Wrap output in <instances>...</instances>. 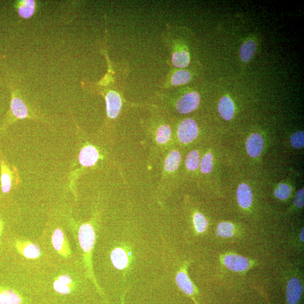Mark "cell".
Wrapping results in <instances>:
<instances>
[{
  "instance_id": "24",
  "label": "cell",
  "mask_w": 304,
  "mask_h": 304,
  "mask_svg": "<svg viewBox=\"0 0 304 304\" xmlns=\"http://www.w3.org/2000/svg\"><path fill=\"white\" fill-rule=\"evenodd\" d=\"M200 165V159L199 152L193 151L189 153L186 159V166L188 169L191 171H195L199 169Z\"/></svg>"
},
{
  "instance_id": "12",
  "label": "cell",
  "mask_w": 304,
  "mask_h": 304,
  "mask_svg": "<svg viewBox=\"0 0 304 304\" xmlns=\"http://www.w3.org/2000/svg\"><path fill=\"white\" fill-rule=\"evenodd\" d=\"M110 259L114 267L118 270H124L128 265V256L122 248H117L113 250Z\"/></svg>"
},
{
  "instance_id": "13",
  "label": "cell",
  "mask_w": 304,
  "mask_h": 304,
  "mask_svg": "<svg viewBox=\"0 0 304 304\" xmlns=\"http://www.w3.org/2000/svg\"><path fill=\"white\" fill-rule=\"evenodd\" d=\"M72 279L68 275L59 277L54 283V289L57 293L62 295L68 294L70 292Z\"/></svg>"
},
{
  "instance_id": "11",
  "label": "cell",
  "mask_w": 304,
  "mask_h": 304,
  "mask_svg": "<svg viewBox=\"0 0 304 304\" xmlns=\"http://www.w3.org/2000/svg\"><path fill=\"white\" fill-rule=\"evenodd\" d=\"M218 111L224 120L230 121L235 114V105L231 98L224 96L220 99L218 104Z\"/></svg>"
},
{
  "instance_id": "9",
  "label": "cell",
  "mask_w": 304,
  "mask_h": 304,
  "mask_svg": "<svg viewBox=\"0 0 304 304\" xmlns=\"http://www.w3.org/2000/svg\"><path fill=\"white\" fill-rule=\"evenodd\" d=\"M78 159L80 163L84 167H92L99 159V153L93 146H87L82 149Z\"/></svg>"
},
{
  "instance_id": "25",
  "label": "cell",
  "mask_w": 304,
  "mask_h": 304,
  "mask_svg": "<svg viewBox=\"0 0 304 304\" xmlns=\"http://www.w3.org/2000/svg\"><path fill=\"white\" fill-rule=\"evenodd\" d=\"M292 189L289 185L286 184H280L277 189H275L274 196L276 198L284 201L290 196Z\"/></svg>"
},
{
  "instance_id": "29",
  "label": "cell",
  "mask_w": 304,
  "mask_h": 304,
  "mask_svg": "<svg viewBox=\"0 0 304 304\" xmlns=\"http://www.w3.org/2000/svg\"><path fill=\"white\" fill-rule=\"evenodd\" d=\"M291 144L295 148L299 149L304 147V134L303 132L295 133L291 137Z\"/></svg>"
},
{
  "instance_id": "3",
  "label": "cell",
  "mask_w": 304,
  "mask_h": 304,
  "mask_svg": "<svg viewBox=\"0 0 304 304\" xmlns=\"http://www.w3.org/2000/svg\"><path fill=\"white\" fill-rule=\"evenodd\" d=\"M200 96L197 92L185 94L177 101L176 106L177 112L181 114H188L194 111L199 107Z\"/></svg>"
},
{
  "instance_id": "1",
  "label": "cell",
  "mask_w": 304,
  "mask_h": 304,
  "mask_svg": "<svg viewBox=\"0 0 304 304\" xmlns=\"http://www.w3.org/2000/svg\"><path fill=\"white\" fill-rule=\"evenodd\" d=\"M198 135V126L194 120L187 118L180 122L177 128V136L181 143H191Z\"/></svg>"
},
{
  "instance_id": "22",
  "label": "cell",
  "mask_w": 304,
  "mask_h": 304,
  "mask_svg": "<svg viewBox=\"0 0 304 304\" xmlns=\"http://www.w3.org/2000/svg\"><path fill=\"white\" fill-rule=\"evenodd\" d=\"M193 223L199 234H203L206 231L208 224L207 219L201 213H196L193 216Z\"/></svg>"
},
{
  "instance_id": "4",
  "label": "cell",
  "mask_w": 304,
  "mask_h": 304,
  "mask_svg": "<svg viewBox=\"0 0 304 304\" xmlns=\"http://www.w3.org/2000/svg\"><path fill=\"white\" fill-rule=\"evenodd\" d=\"M223 262L227 269L235 272L246 271L251 267L249 260L243 256L235 254H228L224 256Z\"/></svg>"
},
{
  "instance_id": "8",
  "label": "cell",
  "mask_w": 304,
  "mask_h": 304,
  "mask_svg": "<svg viewBox=\"0 0 304 304\" xmlns=\"http://www.w3.org/2000/svg\"><path fill=\"white\" fill-rule=\"evenodd\" d=\"M264 144L263 138L260 134H252L246 141V150L248 155L253 158L259 156L263 151Z\"/></svg>"
},
{
  "instance_id": "21",
  "label": "cell",
  "mask_w": 304,
  "mask_h": 304,
  "mask_svg": "<svg viewBox=\"0 0 304 304\" xmlns=\"http://www.w3.org/2000/svg\"><path fill=\"white\" fill-rule=\"evenodd\" d=\"M234 225L227 222L220 223L217 227V234L223 238H231L235 235Z\"/></svg>"
},
{
  "instance_id": "18",
  "label": "cell",
  "mask_w": 304,
  "mask_h": 304,
  "mask_svg": "<svg viewBox=\"0 0 304 304\" xmlns=\"http://www.w3.org/2000/svg\"><path fill=\"white\" fill-rule=\"evenodd\" d=\"M172 63L173 66L177 68H185L190 63V57H189V53L186 51L175 53L172 55Z\"/></svg>"
},
{
  "instance_id": "2",
  "label": "cell",
  "mask_w": 304,
  "mask_h": 304,
  "mask_svg": "<svg viewBox=\"0 0 304 304\" xmlns=\"http://www.w3.org/2000/svg\"><path fill=\"white\" fill-rule=\"evenodd\" d=\"M304 293L303 285L299 278H291L288 281L286 289L287 304H301Z\"/></svg>"
},
{
  "instance_id": "15",
  "label": "cell",
  "mask_w": 304,
  "mask_h": 304,
  "mask_svg": "<svg viewBox=\"0 0 304 304\" xmlns=\"http://www.w3.org/2000/svg\"><path fill=\"white\" fill-rule=\"evenodd\" d=\"M22 299L12 290L0 289V304H21Z\"/></svg>"
},
{
  "instance_id": "7",
  "label": "cell",
  "mask_w": 304,
  "mask_h": 304,
  "mask_svg": "<svg viewBox=\"0 0 304 304\" xmlns=\"http://www.w3.org/2000/svg\"><path fill=\"white\" fill-rule=\"evenodd\" d=\"M106 113L112 119H114L120 112L122 101L119 94L115 92H110L105 97Z\"/></svg>"
},
{
  "instance_id": "6",
  "label": "cell",
  "mask_w": 304,
  "mask_h": 304,
  "mask_svg": "<svg viewBox=\"0 0 304 304\" xmlns=\"http://www.w3.org/2000/svg\"><path fill=\"white\" fill-rule=\"evenodd\" d=\"M176 283L181 291L191 297L196 304H199L195 299L196 289L191 280L188 277L186 271L181 270L176 276Z\"/></svg>"
},
{
  "instance_id": "20",
  "label": "cell",
  "mask_w": 304,
  "mask_h": 304,
  "mask_svg": "<svg viewBox=\"0 0 304 304\" xmlns=\"http://www.w3.org/2000/svg\"><path fill=\"white\" fill-rule=\"evenodd\" d=\"M190 73L185 70H180L173 74L171 79V84L174 86L187 84L191 81Z\"/></svg>"
},
{
  "instance_id": "16",
  "label": "cell",
  "mask_w": 304,
  "mask_h": 304,
  "mask_svg": "<svg viewBox=\"0 0 304 304\" xmlns=\"http://www.w3.org/2000/svg\"><path fill=\"white\" fill-rule=\"evenodd\" d=\"M181 159V154L173 151L169 154L165 162V169L168 172H173L178 168Z\"/></svg>"
},
{
  "instance_id": "27",
  "label": "cell",
  "mask_w": 304,
  "mask_h": 304,
  "mask_svg": "<svg viewBox=\"0 0 304 304\" xmlns=\"http://www.w3.org/2000/svg\"><path fill=\"white\" fill-rule=\"evenodd\" d=\"M52 242L55 249L58 251H61L64 244V235L61 230L57 229L52 236Z\"/></svg>"
},
{
  "instance_id": "23",
  "label": "cell",
  "mask_w": 304,
  "mask_h": 304,
  "mask_svg": "<svg viewBox=\"0 0 304 304\" xmlns=\"http://www.w3.org/2000/svg\"><path fill=\"white\" fill-rule=\"evenodd\" d=\"M171 130L168 125L160 126L157 130L156 140L159 144H165L170 139Z\"/></svg>"
},
{
  "instance_id": "14",
  "label": "cell",
  "mask_w": 304,
  "mask_h": 304,
  "mask_svg": "<svg viewBox=\"0 0 304 304\" xmlns=\"http://www.w3.org/2000/svg\"><path fill=\"white\" fill-rule=\"evenodd\" d=\"M256 51V45L254 41L248 40L244 42L240 47L239 57L245 63L249 62L253 58Z\"/></svg>"
},
{
  "instance_id": "28",
  "label": "cell",
  "mask_w": 304,
  "mask_h": 304,
  "mask_svg": "<svg viewBox=\"0 0 304 304\" xmlns=\"http://www.w3.org/2000/svg\"><path fill=\"white\" fill-rule=\"evenodd\" d=\"M213 168V158L210 153L205 155L201 161V169L203 173H210Z\"/></svg>"
},
{
  "instance_id": "5",
  "label": "cell",
  "mask_w": 304,
  "mask_h": 304,
  "mask_svg": "<svg viewBox=\"0 0 304 304\" xmlns=\"http://www.w3.org/2000/svg\"><path fill=\"white\" fill-rule=\"evenodd\" d=\"M78 240L83 251L87 253L92 251L96 240V234L90 224H83L80 227L78 231Z\"/></svg>"
},
{
  "instance_id": "19",
  "label": "cell",
  "mask_w": 304,
  "mask_h": 304,
  "mask_svg": "<svg viewBox=\"0 0 304 304\" xmlns=\"http://www.w3.org/2000/svg\"><path fill=\"white\" fill-rule=\"evenodd\" d=\"M19 7L18 13L23 18H29L34 13L35 3L33 0H25L21 1Z\"/></svg>"
},
{
  "instance_id": "26",
  "label": "cell",
  "mask_w": 304,
  "mask_h": 304,
  "mask_svg": "<svg viewBox=\"0 0 304 304\" xmlns=\"http://www.w3.org/2000/svg\"><path fill=\"white\" fill-rule=\"evenodd\" d=\"M23 254L27 258L35 259L40 255V250L35 244L30 243L23 248Z\"/></svg>"
},
{
  "instance_id": "31",
  "label": "cell",
  "mask_w": 304,
  "mask_h": 304,
  "mask_svg": "<svg viewBox=\"0 0 304 304\" xmlns=\"http://www.w3.org/2000/svg\"><path fill=\"white\" fill-rule=\"evenodd\" d=\"M304 189L299 191L296 195L294 199V204L296 206L301 208L304 206Z\"/></svg>"
},
{
  "instance_id": "32",
  "label": "cell",
  "mask_w": 304,
  "mask_h": 304,
  "mask_svg": "<svg viewBox=\"0 0 304 304\" xmlns=\"http://www.w3.org/2000/svg\"><path fill=\"white\" fill-rule=\"evenodd\" d=\"M300 238H301V241L304 242V229H303L301 234H300Z\"/></svg>"
},
{
  "instance_id": "10",
  "label": "cell",
  "mask_w": 304,
  "mask_h": 304,
  "mask_svg": "<svg viewBox=\"0 0 304 304\" xmlns=\"http://www.w3.org/2000/svg\"><path fill=\"white\" fill-rule=\"evenodd\" d=\"M238 203L243 208H249L252 204L253 195L249 185L245 183L240 184L236 191Z\"/></svg>"
},
{
  "instance_id": "17",
  "label": "cell",
  "mask_w": 304,
  "mask_h": 304,
  "mask_svg": "<svg viewBox=\"0 0 304 304\" xmlns=\"http://www.w3.org/2000/svg\"><path fill=\"white\" fill-rule=\"evenodd\" d=\"M12 112L19 119H23L27 117L28 109L21 100L18 98L13 99L11 102Z\"/></svg>"
},
{
  "instance_id": "30",
  "label": "cell",
  "mask_w": 304,
  "mask_h": 304,
  "mask_svg": "<svg viewBox=\"0 0 304 304\" xmlns=\"http://www.w3.org/2000/svg\"><path fill=\"white\" fill-rule=\"evenodd\" d=\"M1 188L4 193L9 192L11 188V179L7 173H3L1 178Z\"/></svg>"
}]
</instances>
